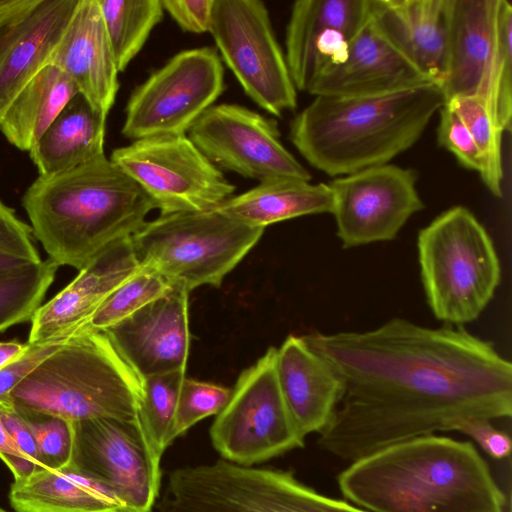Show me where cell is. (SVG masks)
Segmentation results:
<instances>
[{
    "mask_svg": "<svg viewBox=\"0 0 512 512\" xmlns=\"http://www.w3.org/2000/svg\"><path fill=\"white\" fill-rule=\"evenodd\" d=\"M334 369L342 395L318 446L354 462L460 419L512 414V365L463 326L392 318L367 331L304 335Z\"/></svg>",
    "mask_w": 512,
    "mask_h": 512,
    "instance_id": "cell-1",
    "label": "cell"
},
{
    "mask_svg": "<svg viewBox=\"0 0 512 512\" xmlns=\"http://www.w3.org/2000/svg\"><path fill=\"white\" fill-rule=\"evenodd\" d=\"M337 484L370 512H504L508 503L472 442L435 434L351 462Z\"/></svg>",
    "mask_w": 512,
    "mask_h": 512,
    "instance_id": "cell-2",
    "label": "cell"
},
{
    "mask_svg": "<svg viewBox=\"0 0 512 512\" xmlns=\"http://www.w3.org/2000/svg\"><path fill=\"white\" fill-rule=\"evenodd\" d=\"M445 101L434 82L380 96L317 95L291 121L289 139L315 169L346 176L411 148Z\"/></svg>",
    "mask_w": 512,
    "mask_h": 512,
    "instance_id": "cell-3",
    "label": "cell"
},
{
    "mask_svg": "<svg viewBox=\"0 0 512 512\" xmlns=\"http://www.w3.org/2000/svg\"><path fill=\"white\" fill-rule=\"evenodd\" d=\"M22 205L34 237L58 266L82 269L146 222L153 203L105 155L70 170L39 175Z\"/></svg>",
    "mask_w": 512,
    "mask_h": 512,
    "instance_id": "cell-4",
    "label": "cell"
},
{
    "mask_svg": "<svg viewBox=\"0 0 512 512\" xmlns=\"http://www.w3.org/2000/svg\"><path fill=\"white\" fill-rule=\"evenodd\" d=\"M141 378L104 331L78 330L11 391L17 411L71 422L94 418L137 421Z\"/></svg>",
    "mask_w": 512,
    "mask_h": 512,
    "instance_id": "cell-5",
    "label": "cell"
},
{
    "mask_svg": "<svg viewBox=\"0 0 512 512\" xmlns=\"http://www.w3.org/2000/svg\"><path fill=\"white\" fill-rule=\"evenodd\" d=\"M421 281L434 316L445 324L474 321L501 279L499 258L484 226L466 207L453 206L417 237Z\"/></svg>",
    "mask_w": 512,
    "mask_h": 512,
    "instance_id": "cell-6",
    "label": "cell"
},
{
    "mask_svg": "<svg viewBox=\"0 0 512 512\" xmlns=\"http://www.w3.org/2000/svg\"><path fill=\"white\" fill-rule=\"evenodd\" d=\"M264 229L216 210L179 212L146 221L130 242L141 266L190 292L202 285L219 287Z\"/></svg>",
    "mask_w": 512,
    "mask_h": 512,
    "instance_id": "cell-7",
    "label": "cell"
},
{
    "mask_svg": "<svg viewBox=\"0 0 512 512\" xmlns=\"http://www.w3.org/2000/svg\"><path fill=\"white\" fill-rule=\"evenodd\" d=\"M446 101L477 97L496 124L511 130L512 6L507 0H449ZM445 101V102H446Z\"/></svg>",
    "mask_w": 512,
    "mask_h": 512,
    "instance_id": "cell-8",
    "label": "cell"
},
{
    "mask_svg": "<svg viewBox=\"0 0 512 512\" xmlns=\"http://www.w3.org/2000/svg\"><path fill=\"white\" fill-rule=\"evenodd\" d=\"M224 89L223 62L216 49L183 50L133 90L121 133L132 141L187 135Z\"/></svg>",
    "mask_w": 512,
    "mask_h": 512,
    "instance_id": "cell-9",
    "label": "cell"
},
{
    "mask_svg": "<svg viewBox=\"0 0 512 512\" xmlns=\"http://www.w3.org/2000/svg\"><path fill=\"white\" fill-rule=\"evenodd\" d=\"M275 355L270 347L242 371L210 428L212 444L226 461L251 466L305 445L280 391Z\"/></svg>",
    "mask_w": 512,
    "mask_h": 512,
    "instance_id": "cell-10",
    "label": "cell"
},
{
    "mask_svg": "<svg viewBox=\"0 0 512 512\" xmlns=\"http://www.w3.org/2000/svg\"><path fill=\"white\" fill-rule=\"evenodd\" d=\"M110 160L161 215L214 210L236 189L187 135L135 140L114 149Z\"/></svg>",
    "mask_w": 512,
    "mask_h": 512,
    "instance_id": "cell-11",
    "label": "cell"
},
{
    "mask_svg": "<svg viewBox=\"0 0 512 512\" xmlns=\"http://www.w3.org/2000/svg\"><path fill=\"white\" fill-rule=\"evenodd\" d=\"M212 35L246 95L273 116L297 106V89L261 0H215Z\"/></svg>",
    "mask_w": 512,
    "mask_h": 512,
    "instance_id": "cell-12",
    "label": "cell"
},
{
    "mask_svg": "<svg viewBox=\"0 0 512 512\" xmlns=\"http://www.w3.org/2000/svg\"><path fill=\"white\" fill-rule=\"evenodd\" d=\"M72 470L97 482L122 512H151L160 488V457L134 420L94 418L72 422Z\"/></svg>",
    "mask_w": 512,
    "mask_h": 512,
    "instance_id": "cell-13",
    "label": "cell"
},
{
    "mask_svg": "<svg viewBox=\"0 0 512 512\" xmlns=\"http://www.w3.org/2000/svg\"><path fill=\"white\" fill-rule=\"evenodd\" d=\"M188 138L216 167L259 183L311 180L310 172L280 141L277 122L238 104L207 109Z\"/></svg>",
    "mask_w": 512,
    "mask_h": 512,
    "instance_id": "cell-14",
    "label": "cell"
},
{
    "mask_svg": "<svg viewBox=\"0 0 512 512\" xmlns=\"http://www.w3.org/2000/svg\"><path fill=\"white\" fill-rule=\"evenodd\" d=\"M417 173L391 163L333 179V211L342 247L353 248L395 239L425 205Z\"/></svg>",
    "mask_w": 512,
    "mask_h": 512,
    "instance_id": "cell-15",
    "label": "cell"
},
{
    "mask_svg": "<svg viewBox=\"0 0 512 512\" xmlns=\"http://www.w3.org/2000/svg\"><path fill=\"white\" fill-rule=\"evenodd\" d=\"M189 292H168L104 330L114 347L140 377L185 371L190 330Z\"/></svg>",
    "mask_w": 512,
    "mask_h": 512,
    "instance_id": "cell-16",
    "label": "cell"
},
{
    "mask_svg": "<svg viewBox=\"0 0 512 512\" xmlns=\"http://www.w3.org/2000/svg\"><path fill=\"white\" fill-rule=\"evenodd\" d=\"M140 268L130 237L95 255L77 276L31 319L28 343L63 338L81 329L102 303Z\"/></svg>",
    "mask_w": 512,
    "mask_h": 512,
    "instance_id": "cell-17",
    "label": "cell"
},
{
    "mask_svg": "<svg viewBox=\"0 0 512 512\" xmlns=\"http://www.w3.org/2000/svg\"><path fill=\"white\" fill-rule=\"evenodd\" d=\"M431 82L385 38L370 11L350 42L345 61L319 75L307 92L313 96L371 97Z\"/></svg>",
    "mask_w": 512,
    "mask_h": 512,
    "instance_id": "cell-18",
    "label": "cell"
},
{
    "mask_svg": "<svg viewBox=\"0 0 512 512\" xmlns=\"http://www.w3.org/2000/svg\"><path fill=\"white\" fill-rule=\"evenodd\" d=\"M48 64L64 72L92 107L107 118L119 90V71L98 0H79Z\"/></svg>",
    "mask_w": 512,
    "mask_h": 512,
    "instance_id": "cell-19",
    "label": "cell"
},
{
    "mask_svg": "<svg viewBox=\"0 0 512 512\" xmlns=\"http://www.w3.org/2000/svg\"><path fill=\"white\" fill-rule=\"evenodd\" d=\"M352 17L339 0H299L293 3L286 27L285 58L297 90L308 91L326 70L345 61Z\"/></svg>",
    "mask_w": 512,
    "mask_h": 512,
    "instance_id": "cell-20",
    "label": "cell"
},
{
    "mask_svg": "<svg viewBox=\"0 0 512 512\" xmlns=\"http://www.w3.org/2000/svg\"><path fill=\"white\" fill-rule=\"evenodd\" d=\"M280 391L298 433H320L331 420L342 395V382L331 365L306 342L289 335L276 348Z\"/></svg>",
    "mask_w": 512,
    "mask_h": 512,
    "instance_id": "cell-21",
    "label": "cell"
},
{
    "mask_svg": "<svg viewBox=\"0 0 512 512\" xmlns=\"http://www.w3.org/2000/svg\"><path fill=\"white\" fill-rule=\"evenodd\" d=\"M79 0H39L18 20L0 28V120L11 101L43 67Z\"/></svg>",
    "mask_w": 512,
    "mask_h": 512,
    "instance_id": "cell-22",
    "label": "cell"
},
{
    "mask_svg": "<svg viewBox=\"0 0 512 512\" xmlns=\"http://www.w3.org/2000/svg\"><path fill=\"white\" fill-rule=\"evenodd\" d=\"M213 512H370L319 493L291 471L232 468L217 492Z\"/></svg>",
    "mask_w": 512,
    "mask_h": 512,
    "instance_id": "cell-23",
    "label": "cell"
},
{
    "mask_svg": "<svg viewBox=\"0 0 512 512\" xmlns=\"http://www.w3.org/2000/svg\"><path fill=\"white\" fill-rule=\"evenodd\" d=\"M449 0H371V17L385 38L418 70L445 79Z\"/></svg>",
    "mask_w": 512,
    "mask_h": 512,
    "instance_id": "cell-24",
    "label": "cell"
},
{
    "mask_svg": "<svg viewBox=\"0 0 512 512\" xmlns=\"http://www.w3.org/2000/svg\"><path fill=\"white\" fill-rule=\"evenodd\" d=\"M106 120L76 94L29 151L39 175L70 170L105 155Z\"/></svg>",
    "mask_w": 512,
    "mask_h": 512,
    "instance_id": "cell-25",
    "label": "cell"
},
{
    "mask_svg": "<svg viewBox=\"0 0 512 512\" xmlns=\"http://www.w3.org/2000/svg\"><path fill=\"white\" fill-rule=\"evenodd\" d=\"M214 210L253 227L265 228L281 221L333 211L329 184L277 179L231 196Z\"/></svg>",
    "mask_w": 512,
    "mask_h": 512,
    "instance_id": "cell-26",
    "label": "cell"
},
{
    "mask_svg": "<svg viewBox=\"0 0 512 512\" xmlns=\"http://www.w3.org/2000/svg\"><path fill=\"white\" fill-rule=\"evenodd\" d=\"M9 501L15 512H122L109 491L69 467L14 479Z\"/></svg>",
    "mask_w": 512,
    "mask_h": 512,
    "instance_id": "cell-27",
    "label": "cell"
},
{
    "mask_svg": "<svg viewBox=\"0 0 512 512\" xmlns=\"http://www.w3.org/2000/svg\"><path fill=\"white\" fill-rule=\"evenodd\" d=\"M78 93L64 72L52 64L46 65L6 108L0 120V132L10 144L29 152Z\"/></svg>",
    "mask_w": 512,
    "mask_h": 512,
    "instance_id": "cell-28",
    "label": "cell"
},
{
    "mask_svg": "<svg viewBox=\"0 0 512 512\" xmlns=\"http://www.w3.org/2000/svg\"><path fill=\"white\" fill-rule=\"evenodd\" d=\"M98 4L118 71L124 72L162 21V1L98 0Z\"/></svg>",
    "mask_w": 512,
    "mask_h": 512,
    "instance_id": "cell-29",
    "label": "cell"
},
{
    "mask_svg": "<svg viewBox=\"0 0 512 512\" xmlns=\"http://www.w3.org/2000/svg\"><path fill=\"white\" fill-rule=\"evenodd\" d=\"M184 378L185 371L141 378L142 395L137 408V422L149 445L160 458L176 439L175 415Z\"/></svg>",
    "mask_w": 512,
    "mask_h": 512,
    "instance_id": "cell-30",
    "label": "cell"
},
{
    "mask_svg": "<svg viewBox=\"0 0 512 512\" xmlns=\"http://www.w3.org/2000/svg\"><path fill=\"white\" fill-rule=\"evenodd\" d=\"M52 260L0 274V333L31 321L55 279Z\"/></svg>",
    "mask_w": 512,
    "mask_h": 512,
    "instance_id": "cell-31",
    "label": "cell"
},
{
    "mask_svg": "<svg viewBox=\"0 0 512 512\" xmlns=\"http://www.w3.org/2000/svg\"><path fill=\"white\" fill-rule=\"evenodd\" d=\"M467 126L480 158V178L496 197H502V134L483 100L454 97L445 102Z\"/></svg>",
    "mask_w": 512,
    "mask_h": 512,
    "instance_id": "cell-32",
    "label": "cell"
},
{
    "mask_svg": "<svg viewBox=\"0 0 512 512\" xmlns=\"http://www.w3.org/2000/svg\"><path fill=\"white\" fill-rule=\"evenodd\" d=\"M172 287L157 271L140 265L139 270L120 285L79 330L104 331L162 296Z\"/></svg>",
    "mask_w": 512,
    "mask_h": 512,
    "instance_id": "cell-33",
    "label": "cell"
},
{
    "mask_svg": "<svg viewBox=\"0 0 512 512\" xmlns=\"http://www.w3.org/2000/svg\"><path fill=\"white\" fill-rule=\"evenodd\" d=\"M17 412L25 420L35 438L41 468L58 470L67 467L73 451L72 422L43 413Z\"/></svg>",
    "mask_w": 512,
    "mask_h": 512,
    "instance_id": "cell-34",
    "label": "cell"
},
{
    "mask_svg": "<svg viewBox=\"0 0 512 512\" xmlns=\"http://www.w3.org/2000/svg\"><path fill=\"white\" fill-rule=\"evenodd\" d=\"M231 389L210 382L184 378L175 415V438L211 415H217L226 405Z\"/></svg>",
    "mask_w": 512,
    "mask_h": 512,
    "instance_id": "cell-35",
    "label": "cell"
},
{
    "mask_svg": "<svg viewBox=\"0 0 512 512\" xmlns=\"http://www.w3.org/2000/svg\"><path fill=\"white\" fill-rule=\"evenodd\" d=\"M41 262L31 226L0 200V274Z\"/></svg>",
    "mask_w": 512,
    "mask_h": 512,
    "instance_id": "cell-36",
    "label": "cell"
},
{
    "mask_svg": "<svg viewBox=\"0 0 512 512\" xmlns=\"http://www.w3.org/2000/svg\"><path fill=\"white\" fill-rule=\"evenodd\" d=\"M437 141L462 167L479 174L480 158L473 138L459 115L446 103L439 110Z\"/></svg>",
    "mask_w": 512,
    "mask_h": 512,
    "instance_id": "cell-37",
    "label": "cell"
},
{
    "mask_svg": "<svg viewBox=\"0 0 512 512\" xmlns=\"http://www.w3.org/2000/svg\"><path fill=\"white\" fill-rule=\"evenodd\" d=\"M73 335V334H72ZM72 335L31 345L20 357L0 369V406L13 407L10 393L38 364L59 349Z\"/></svg>",
    "mask_w": 512,
    "mask_h": 512,
    "instance_id": "cell-38",
    "label": "cell"
},
{
    "mask_svg": "<svg viewBox=\"0 0 512 512\" xmlns=\"http://www.w3.org/2000/svg\"><path fill=\"white\" fill-rule=\"evenodd\" d=\"M469 436L491 458L502 460L511 453V439L509 435L493 426L490 420L481 418L460 419L452 427Z\"/></svg>",
    "mask_w": 512,
    "mask_h": 512,
    "instance_id": "cell-39",
    "label": "cell"
},
{
    "mask_svg": "<svg viewBox=\"0 0 512 512\" xmlns=\"http://www.w3.org/2000/svg\"><path fill=\"white\" fill-rule=\"evenodd\" d=\"M164 12L184 31H210L215 0H161Z\"/></svg>",
    "mask_w": 512,
    "mask_h": 512,
    "instance_id": "cell-40",
    "label": "cell"
},
{
    "mask_svg": "<svg viewBox=\"0 0 512 512\" xmlns=\"http://www.w3.org/2000/svg\"><path fill=\"white\" fill-rule=\"evenodd\" d=\"M1 419L19 450L41 468L35 438L22 416L14 407L1 406Z\"/></svg>",
    "mask_w": 512,
    "mask_h": 512,
    "instance_id": "cell-41",
    "label": "cell"
},
{
    "mask_svg": "<svg viewBox=\"0 0 512 512\" xmlns=\"http://www.w3.org/2000/svg\"><path fill=\"white\" fill-rule=\"evenodd\" d=\"M38 2L39 0H0V28L24 16Z\"/></svg>",
    "mask_w": 512,
    "mask_h": 512,
    "instance_id": "cell-42",
    "label": "cell"
},
{
    "mask_svg": "<svg viewBox=\"0 0 512 512\" xmlns=\"http://www.w3.org/2000/svg\"><path fill=\"white\" fill-rule=\"evenodd\" d=\"M30 347V344L20 343L18 341L0 342V369L11 363Z\"/></svg>",
    "mask_w": 512,
    "mask_h": 512,
    "instance_id": "cell-43",
    "label": "cell"
},
{
    "mask_svg": "<svg viewBox=\"0 0 512 512\" xmlns=\"http://www.w3.org/2000/svg\"><path fill=\"white\" fill-rule=\"evenodd\" d=\"M0 455H14L17 457L27 459L25 457V455L16 446V444L12 440L11 436L9 435L8 431L6 430V428L2 422L1 406H0Z\"/></svg>",
    "mask_w": 512,
    "mask_h": 512,
    "instance_id": "cell-44",
    "label": "cell"
},
{
    "mask_svg": "<svg viewBox=\"0 0 512 512\" xmlns=\"http://www.w3.org/2000/svg\"><path fill=\"white\" fill-rule=\"evenodd\" d=\"M0 512H7V511H6V510H4V509H2V508H0Z\"/></svg>",
    "mask_w": 512,
    "mask_h": 512,
    "instance_id": "cell-45",
    "label": "cell"
}]
</instances>
